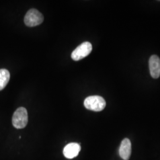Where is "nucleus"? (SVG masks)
Masks as SVG:
<instances>
[{
    "label": "nucleus",
    "instance_id": "4",
    "mask_svg": "<svg viewBox=\"0 0 160 160\" xmlns=\"http://www.w3.org/2000/svg\"><path fill=\"white\" fill-rule=\"evenodd\" d=\"M92 47L91 43L85 42L78 46L72 52L71 58L74 61H80L87 57L92 51Z\"/></svg>",
    "mask_w": 160,
    "mask_h": 160
},
{
    "label": "nucleus",
    "instance_id": "3",
    "mask_svg": "<svg viewBox=\"0 0 160 160\" xmlns=\"http://www.w3.org/2000/svg\"><path fill=\"white\" fill-rule=\"evenodd\" d=\"M44 17L38 10L32 8L29 10L24 17V23L28 27L38 26L43 22Z\"/></svg>",
    "mask_w": 160,
    "mask_h": 160
},
{
    "label": "nucleus",
    "instance_id": "7",
    "mask_svg": "<svg viewBox=\"0 0 160 160\" xmlns=\"http://www.w3.org/2000/svg\"><path fill=\"white\" fill-rule=\"evenodd\" d=\"M131 154V142L128 138L124 139L120 144L119 155L123 160H128Z\"/></svg>",
    "mask_w": 160,
    "mask_h": 160
},
{
    "label": "nucleus",
    "instance_id": "1",
    "mask_svg": "<svg viewBox=\"0 0 160 160\" xmlns=\"http://www.w3.org/2000/svg\"><path fill=\"white\" fill-rule=\"evenodd\" d=\"M84 104L86 109L94 112H100L105 108L106 103L103 97L92 96L86 98Z\"/></svg>",
    "mask_w": 160,
    "mask_h": 160
},
{
    "label": "nucleus",
    "instance_id": "6",
    "mask_svg": "<svg viewBox=\"0 0 160 160\" xmlns=\"http://www.w3.org/2000/svg\"><path fill=\"white\" fill-rule=\"evenodd\" d=\"M80 150V144L77 143H68L63 148V155L67 158L72 159L78 155Z\"/></svg>",
    "mask_w": 160,
    "mask_h": 160
},
{
    "label": "nucleus",
    "instance_id": "5",
    "mask_svg": "<svg viewBox=\"0 0 160 160\" xmlns=\"http://www.w3.org/2000/svg\"><path fill=\"white\" fill-rule=\"evenodd\" d=\"M149 68L151 77L157 79L160 76V59L157 55H152L149 60Z\"/></svg>",
    "mask_w": 160,
    "mask_h": 160
},
{
    "label": "nucleus",
    "instance_id": "8",
    "mask_svg": "<svg viewBox=\"0 0 160 160\" xmlns=\"http://www.w3.org/2000/svg\"><path fill=\"white\" fill-rule=\"evenodd\" d=\"M10 78V74L9 71L6 69H0V91L3 90Z\"/></svg>",
    "mask_w": 160,
    "mask_h": 160
},
{
    "label": "nucleus",
    "instance_id": "2",
    "mask_svg": "<svg viewBox=\"0 0 160 160\" xmlns=\"http://www.w3.org/2000/svg\"><path fill=\"white\" fill-rule=\"evenodd\" d=\"M28 122V114L27 110L23 107H20L14 113L12 123L13 126L17 129H23L25 128Z\"/></svg>",
    "mask_w": 160,
    "mask_h": 160
}]
</instances>
